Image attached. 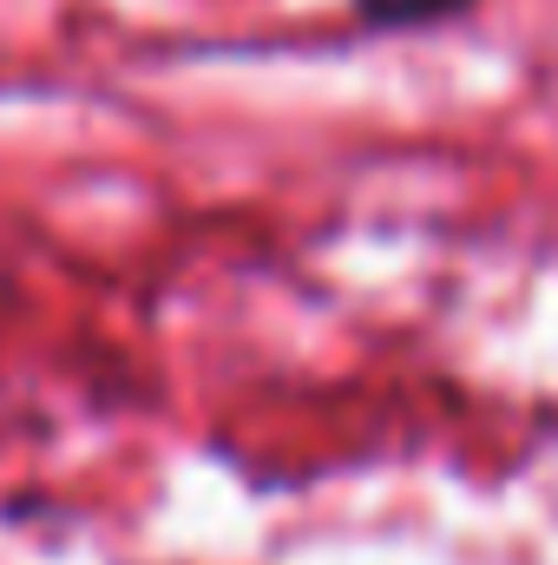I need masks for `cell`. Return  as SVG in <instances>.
Returning <instances> with one entry per match:
<instances>
[{
  "mask_svg": "<svg viewBox=\"0 0 558 565\" xmlns=\"http://www.w3.org/2000/svg\"><path fill=\"white\" fill-rule=\"evenodd\" d=\"M362 26H382V33H408V26H440L453 13H466L473 0H348Z\"/></svg>",
  "mask_w": 558,
  "mask_h": 565,
  "instance_id": "6da1fadb",
  "label": "cell"
}]
</instances>
